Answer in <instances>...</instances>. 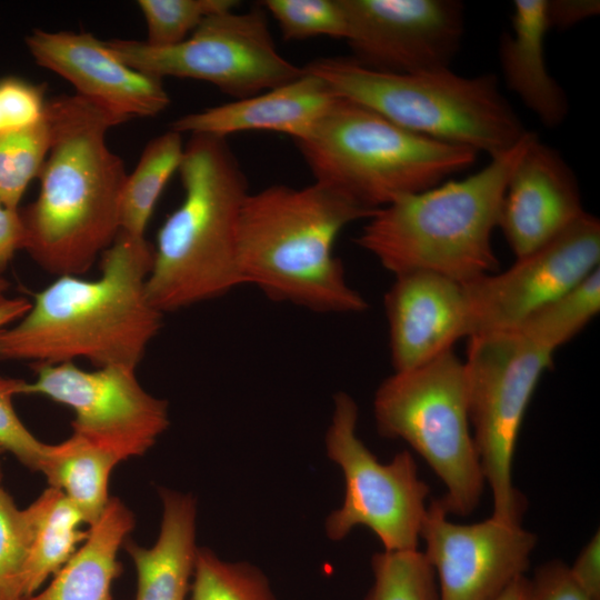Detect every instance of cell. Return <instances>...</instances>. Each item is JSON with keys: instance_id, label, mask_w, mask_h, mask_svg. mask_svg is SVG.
<instances>
[{"instance_id": "cell-1", "label": "cell", "mask_w": 600, "mask_h": 600, "mask_svg": "<svg viewBox=\"0 0 600 600\" xmlns=\"http://www.w3.org/2000/svg\"><path fill=\"white\" fill-rule=\"evenodd\" d=\"M153 246L120 231L100 257V276H61L34 294L17 322L0 329V362L32 367L89 361L136 368L162 326L147 294Z\"/></svg>"}, {"instance_id": "cell-2", "label": "cell", "mask_w": 600, "mask_h": 600, "mask_svg": "<svg viewBox=\"0 0 600 600\" xmlns=\"http://www.w3.org/2000/svg\"><path fill=\"white\" fill-rule=\"evenodd\" d=\"M51 146L37 199L20 210L23 249L50 274L89 271L120 232L122 159L107 144L119 121L78 94L48 100Z\"/></svg>"}, {"instance_id": "cell-3", "label": "cell", "mask_w": 600, "mask_h": 600, "mask_svg": "<svg viewBox=\"0 0 600 600\" xmlns=\"http://www.w3.org/2000/svg\"><path fill=\"white\" fill-rule=\"evenodd\" d=\"M366 210L318 182L250 192L241 209L237 256L243 284L273 301L314 312L359 313L368 308L353 289L333 246Z\"/></svg>"}, {"instance_id": "cell-4", "label": "cell", "mask_w": 600, "mask_h": 600, "mask_svg": "<svg viewBox=\"0 0 600 600\" xmlns=\"http://www.w3.org/2000/svg\"><path fill=\"white\" fill-rule=\"evenodd\" d=\"M526 134L477 172L401 197L370 216L356 243L393 276L428 271L462 284L496 272L492 247L508 181L528 146Z\"/></svg>"}, {"instance_id": "cell-5", "label": "cell", "mask_w": 600, "mask_h": 600, "mask_svg": "<svg viewBox=\"0 0 600 600\" xmlns=\"http://www.w3.org/2000/svg\"><path fill=\"white\" fill-rule=\"evenodd\" d=\"M184 196L160 227L147 294L160 312L242 286L237 243L247 177L226 139L191 134L179 167Z\"/></svg>"}, {"instance_id": "cell-6", "label": "cell", "mask_w": 600, "mask_h": 600, "mask_svg": "<svg viewBox=\"0 0 600 600\" xmlns=\"http://www.w3.org/2000/svg\"><path fill=\"white\" fill-rule=\"evenodd\" d=\"M296 143L314 182L369 211L438 186L479 154L409 131L341 97Z\"/></svg>"}, {"instance_id": "cell-7", "label": "cell", "mask_w": 600, "mask_h": 600, "mask_svg": "<svg viewBox=\"0 0 600 600\" xmlns=\"http://www.w3.org/2000/svg\"><path fill=\"white\" fill-rule=\"evenodd\" d=\"M341 98L414 133L484 152L511 149L528 131L492 73L466 77L450 68L411 74L379 72L351 58H318L303 67Z\"/></svg>"}, {"instance_id": "cell-8", "label": "cell", "mask_w": 600, "mask_h": 600, "mask_svg": "<svg viewBox=\"0 0 600 600\" xmlns=\"http://www.w3.org/2000/svg\"><path fill=\"white\" fill-rule=\"evenodd\" d=\"M373 413L380 436L406 441L446 486L441 500L449 514L476 510L486 480L469 419L464 363L453 350L384 379Z\"/></svg>"}, {"instance_id": "cell-9", "label": "cell", "mask_w": 600, "mask_h": 600, "mask_svg": "<svg viewBox=\"0 0 600 600\" xmlns=\"http://www.w3.org/2000/svg\"><path fill=\"white\" fill-rule=\"evenodd\" d=\"M553 353L517 330L468 338L463 360L469 419L492 499V518L521 524L524 496L512 482V461L522 420Z\"/></svg>"}, {"instance_id": "cell-10", "label": "cell", "mask_w": 600, "mask_h": 600, "mask_svg": "<svg viewBox=\"0 0 600 600\" xmlns=\"http://www.w3.org/2000/svg\"><path fill=\"white\" fill-rule=\"evenodd\" d=\"M110 51L131 68L157 77L196 79L243 99L302 74L280 54L261 7L214 13L178 44L156 48L141 40L110 39Z\"/></svg>"}, {"instance_id": "cell-11", "label": "cell", "mask_w": 600, "mask_h": 600, "mask_svg": "<svg viewBox=\"0 0 600 600\" xmlns=\"http://www.w3.org/2000/svg\"><path fill=\"white\" fill-rule=\"evenodd\" d=\"M357 423L356 401L346 392L337 393L326 447L343 473L344 498L327 518V534L339 541L362 526L377 534L384 551L418 550L429 486L407 450L389 463L379 462L358 437Z\"/></svg>"}, {"instance_id": "cell-12", "label": "cell", "mask_w": 600, "mask_h": 600, "mask_svg": "<svg viewBox=\"0 0 600 600\" xmlns=\"http://www.w3.org/2000/svg\"><path fill=\"white\" fill-rule=\"evenodd\" d=\"M36 380L21 394H40L69 407L72 433L121 461L146 453L170 424L168 402L150 394L136 368L111 364L84 370L74 362L33 367Z\"/></svg>"}, {"instance_id": "cell-13", "label": "cell", "mask_w": 600, "mask_h": 600, "mask_svg": "<svg viewBox=\"0 0 600 600\" xmlns=\"http://www.w3.org/2000/svg\"><path fill=\"white\" fill-rule=\"evenodd\" d=\"M599 263L600 221L586 212L552 241L516 258L507 270L463 284L468 338L513 330L532 312L597 270Z\"/></svg>"}, {"instance_id": "cell-14", "label": "cell", "mask_w": 600, "mask_h": 600, "mask_svg": "<svg viewBox=\"0 0 600 600\" xmlns=\"http://www.w3.org/2000/svg\"><path fill=\"white\" fill-rule=\"evenodd\" d=\"M352 57L360 66L411 74L448 69L464 32L457 0H340Z\"/></svg>"}, {"instance_id": "cell-15", "label": "cell", "mask_w": 600, "mask_h": 600, "mask_svg": "<svg viewBox=\"0 0 600 600\" xmlns=\"http://www.w3.org/2000/svg\"><path fill=\"white\" fill-rule=\"evenodd\" d=\"M441 498L427 506L420 540L438 579V600H496L524 576L537 536L494 518L452 522Z\"/></svg>"}, {"instance_id": "cell-16", "label": "cell", "mask_w": 600, "mask_h": 600, "mask_svg": "<svg viewBox=\"0 0 600 600\" xmlns=\"http://www.w3.org/2000/svg\"><path fill=\"white\" fill-rule=\"evenodd\" d=\"M26 44L34 61L69 81L84 98L122 123L154 117L170 103L162 79L126 64L90 32L33 30Z\"/></svg>"}, {"instance_id": "cell-17", "label": "cell", "mask_w": 600, "mask_h": 600, "mask_svg": "<svg viewBox=\"0 0 600 600\" xmlns=\"http://www.w3.org/2000/svg\"><path fill=\"white\" fill-rule=\"evenodd\" d=\"M586 212L574 172L537 136L508 181L500 210L498 228L514 257L552 241Z\"/></svg>"}, {"instance_id": "cell-18", "label": "cell", "mask_w": 600, "mask_h": 600, "mask_svg": "<svg viewBox=\"0 0 600 600\" xmlns=\"http://www.w3.org/2000/svg\"><path fill=\"white\" fill-rule=\"evenodd\" d=\"M383 302L393 372L420 367L468 338L464 286L450 278L428 271L394 276Z\"/></svg>"}, {"instance_id": "cell-19", "label": "cell", "mask_w": 600, "mask_h": 600, "mask_svg": "<svg viewBox=\"0 0 600 600\" xmlns=\"http://www.w3.org/2000/svg\"><path fill=\"white\" fill-rule=\"evenodd\" d=\"M303 68V67H302ZM339 96L329 83L307 71L263 92L182 116L170 129L226 139L244 131H274L294 141L306 138Z\"/></svg>"}, {"instance_id": "cell-20", "label": "cell", "mask_w": 600, "mask_h": 600, "mask_svg": "<svg viewBox=\"0 0 600 600\" xmlns=\"http://www.w3.org/2000/svg\"><path fill=\"white\" fill-rule=\"evenodd\" d=\"M547 0H516L511 30L499 40V62L507 88L548 128L569 114V99L548 70L544 42L550 30Z\"/></svg>"}, {"instance_id": "cell-21", "label": "cell", "mask_w": 600, "mask_h": 600, "mask_svg": "<svg viewBox=\"0 0 600 600\" xmlns=\"http://www.w3.org/2000/svg\"><path fill=\"white\" fill-rule=\"evenodd\" d=\"M160 532L152 547L126 540L137 573L134 600H186L198 551L196 500L162 488Z\"/></svg>"}, {"instance_id": "cell-22", "label": "cell", "mask_w": 600, "mask_h": 600, "mask_svg": "<svg viewBox=\"0 0 600 600\" xmlns=\"http://www.w3.org/2000/svg\"><path fill=\"white\" fill-rule=\"evenodd\" d=\"M133 527V513L112 497L71 558L27 600H113L112 583L121 572L118 552Z\"/></svg>"}, {"instance_id": "cell-23", "label": "cell", "mask_w": 600, "mask_h": 600, "mask_svg": "<svg viewBox=\"0 0 600 600\" xmlns=\"http://www.w3.org/2000/svg\"><path fill=\"white\" fill-rule=\"evenodd\" d=\"M119 462L111 451L72 433L62 442L48 444L41 473L49 487L60 490L91 526L111 499L109 479Z\"/></svg>"}, {"instance_id": "cell-24", "label": "cell", "mask_w": 600, "mask_h": 600, "mask_svg": "<svg viewBox=\"0 0 600 600\" xmlns=\"http://www.w3.org/2000/svg\"><path fill=\"white\" fill-rule=\"evenodd\" d=\"M29 507L33 531L24 569L27 599L42 588L88 536V530L80 528L86 523L82 513L56 488L48 487Z\"/></svg>"}, {"instance_id": "cell-25", "label": "cell", "mask_w": 600, "mask_h": 600, "mask_svg": "<svg viewBox=\"0 0 600 600\" xmlns=\"http://www.w3.org/2000/svg\"><path fill=\"white\" fill-rule=\"evenodd\" d=\"M184 151L182 136L172 129L153 138L127 176L120 198V231L144 237L153 209Z\"/></svg>"}, {"instance_id": "cell-26", "label": "cell", "mask_w": 600, "mask_h": 600, "mask_svg": "<svg viewBox=\"0 0 600 600\" xmlns=\"http://www.w3.org/2000/svg\"><path fill=\"white\" fill-rule=\"evenodd\" d=\"M599 311L600 268L532 312L513 330L554 352L582 331Z\"/></svg>"}, {"instance_id": "cell-27", "label": "cell", "mask_w": 600, "mask_h": 600, "mask_svg": "<svg viewBox=\"0 0 600 600\" xmlns=\"http://www.w3.org/2000/svg\"><path fill=\"white\" fill-rule=\"evenodd\" d=\"M51 146L47 118L29 128L0 133V203L13 210L38 178Z\"/></svg>"}, {"instance_id": "cell-28", "label": "cell", "mask_w": 600, "mask_h": 600, "mask_svg": "<svg viewBox=\"0 0 600 600\" xmlns=\"http://www.w3.org/2000/svg\"><path fill=\"white\" fill-rule=\"evenodd\" d=\"M373 583L366 600H438L433 569L422 551H382L371 559Z\"/></svg>"}, {"instance_id": "cell-29", "label": "cell", "mask_w": 600, "mask_h": 600, "mask_svg": "<svg viewBox=\"0 0 600 600\" xmlns=\"http://www.w3.org/2000/svg\"><path fill=\"white\" fill-rule=\"evenodd\" d=\"M192 577V600H276L260 570L226 562L208 549L198 548Z\"/></svg>"}, {"instance_id": "cell-30", "label": "cell", "mask_w": 600, "mask_h": 600, "mask_svg": "<svg viewBox=\"0 0 600 600\" xmlns=\"http://www.w3.org/2000/svg\"><path fill=\"white\" fill-rule=\"evenodd\" d=\"M33 517L20 509L3 484L0 464V600H26L24 569L31 544Z\"/></svg>"}, {"instance_id": "cell-31", "label": "cell", "mask_w": 600, "mask_h": 600, "mask_svg": "<svg viewBox=\"0 0 600 600\" xmlns=\"http://www.w3.org/2000/svg\"><path fill=\"white\" fill-rule=\"evenodd\" d=\"M147 27L144 42L166 48L187 39L208 17L237 9L236 0H139Z\"/></svg>"}, {"instance_id": "cell-32", "label": "cell", "mask_w": 600, "mask_h": 600, "mask_svg": "<svg viewBox=\"0 0 600 600\" xmlns=\"http://www.w3.org/2000/svg\"><path fill=\"white\" fill-rule=\"evenodd\" d=\"M260 6L273 17L287 41L319 36L346 39L347 23L340 0H266Z\"/></svg>"}, {"instance_id": "cell-33", "label": "cell", "mask_w": 600, "mask_h": 600, "mask_svg": "<svg viewBox=\"0 0 600 600\" xmlns=\"http://www.w3.org/2000/svg\"><path fill=\"white\" fill-rule=\"evenodd\" d=\"M22 379L0 376V447L32 471L41 472L48 443L37 439L18 417L12 399L21 394Z\"/></svg>"}, {"instance_id": "cell-34", "label": "cell", "mask_w": 600, "mask_h": 600, "mask_svg": "<svg viewBox=\"0 0 600 600\" xmlns=\"http://www.w3.org/2000/svg\"><path fill=\"white\" fill-rule=\"evenodd\" d=\"M44 88L23 79L0 80V133L29 128L47 113Z\"/></svg>"}, {"instance_id": "cell-35", "label": "cell", "mask_w": 600, "mask_h": 600, "mask_svg": "<svg viewBox=\"0 0 600 600\" xmlns=\"http://www.w3.org/2000/svg\"><path fill=\"white\" fill-rule=\"evenodd\" d=\"M530 581V600H592L572 579L569 567L560 560L540 566Z\"/></svg>"}, {"instance_id": "cell-36", "label": "cell", "mask_w": 600, "mask_h": 600, "mask_svg": "<svg viewBox=\"0 0 600 600\" xmlns=\"http://www.w3.org/2000/svg\"><path fill=\"white\" fill-rule=\"evenodd\" d=\"M576 583L592 599L600 600V533L597 531L569 567Z\"/></svg>"}, {"instance_id": "cell-37", "label": "cell", "mask_w": 600, "mask_h": 600, "mask_svg": "<svg viewBox=\"0 0 600 600\" xmlns=\"http://www.w3.org/2000/svg\"><path fill=\"white\" fill-rule=\"evenodd\" d=\"M599 0H547L546 16L549 29L566 31L598 16Z\"/></svg>"}, {"instance_id": "cell-38", "label": "cell", "mask_w": 600, "mask_h": 600, "mask_svg": "<svg viewBox=\"0 0 600 600\" xmlns=\"http://www.w3.org/2000/svg\"><path fill=\"white\" fill-rule=\"evenodd\" d=\"M24 226L20 209L13 210L0 203V274L9 266L16 252L23 249Z\"/></svg>"}, {"instance_id": "cell-39", "label": "cell", "mask_w": 600, "mask_h": 600, "mask_svg": "<svg viewBox=\"0 0 600 600\" xmlns=\"http://www.w3.org/2000/svg\"><path fill=\"white\" fill-rule=\"evenodd\" d=\"M30 308L31 301L27 298H7L0 303V329L20 320Z\"/></svg>"}, {"instance_id": "cell-40", "label": "cell", "mask_w": 600, "mask_h": 600, "mask_svg": "<svg viewBox=\"0 0 600 600\" xmlns=\"http://www.w3.org/2000/svg\"><path fill=\"white\" fill-rule=\"evenodd\" d=\"M531 581L524 576L516 579L496 600H530Z\"/></svg>"}, {"instance_id": "cell-41", "label": "cell", "mask_w": 600, "mask_h": 600, "mask_svg": "<svg viewBox=\"0 0 600 600\" xmlns=\"http://www.w3.org/2000/svg\"><path fill=\"white\" fill-rule=\"evenodd\" d=\"M10 288V282L0 274V303L7 299L6 294Z\"/></svg>"}, {"instance_id": "cell-42", "label": "cell", "mask_w": 600, "mask_h": 600, "mask_svg": "<svg viewBox=\"0 0 600 600\" xmlns=\"http://www.w3.org/2000/svg\"><path fill=\"white\" fill-rule=\"evenodd\" d=\"M4 452V450L0 447V453Z\"/></svg>"}]
</instances>
